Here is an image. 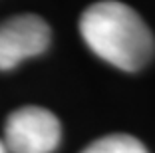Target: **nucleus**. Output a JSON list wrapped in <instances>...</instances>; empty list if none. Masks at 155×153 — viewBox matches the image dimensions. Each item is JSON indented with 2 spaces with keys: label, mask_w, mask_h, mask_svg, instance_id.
I'll use <instances>...</instances> for the list:
<instances>
[{
  "label": "nucleus",
  "mask_w": 155,
  "mask_h": 153,
  "mask_svg": "<svg viewBox=\"0 0 155 153\" xmlns=\"http://www.w3.org/2000/svg\"><path fill=\"white\" fill-rule=\"evenodd\" d=\"M82 153H147L145 145L127 133H111L90 143Z\"/></svg>",
  "instance_id": "obj_4"
},
{
  "label": "nucleus",
  "mask_w": 155,
  "mask_h": 153,
  "mask_svg": "<svg viewBox=\"0 0 155 153\" xmlns=\"http://www.w3.org/2000/svg\"><path fill=\"white\" fill-rule=\"evenodd\" d=\"M60 137L62 127L58 117L36 105L16 109L4 125V145L12 153H52Z\"/></svg>",
  "instance_id": "obj_2"
},
{
  "label": "nucleus",
  "mask_w": 155,
  "mask_h": 153,
  "mask_svg": "<svg viewBox=\"0 0 155 153\" xmlns=\"http://www.w3.org/2000/svg\"><path fill=\"white\" fill-rule=\"evenodd\" d=\"M80 32L94 54L125 72L141 70L155 52L149 26L131 6L117 0L87 6L80 18Z\"/></svg>",
  "instance_id": "obj_1"
},
{
  "label": "nucleus",
  "mask_w": 155,
  "mask_h": 153,
  "mask_svg": "<svg viewBox=\"0 0 155 153\" xmlns=\"http://www.w3.org/2000/svg\"><path fill=\"white\" fill-rule=\"evenodd\" d=\"M50 44V26L36 14L14 16L0 24V70L42 54Z\"/></svg>",
  "instance_id": "obj_3"
},
{
  "label": "nucleus",
  "mask_w": 155,
  "mask_h": 153,
  "mask_svg": "<svg viewBox=\"0 0 155 153\" xmlns=\"http://www.w3.org/2000/svg\"><path fill=\"white\" fill-rule=\"evenodd\" d=\"M0 153H6V145L2 143V141H0Z\"/></svg>",
  "instance_id": "obj_5"
}]
</instances>
